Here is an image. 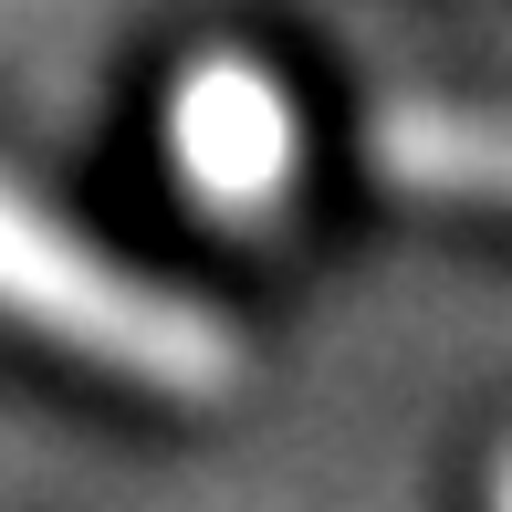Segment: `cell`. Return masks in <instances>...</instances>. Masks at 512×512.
<instances>
[{"label":"cell","mask_w":512,"mask_h":512,"mask_svg":"<svg viewBox=\"0 0 512 512\" xmlns=\"http://www.w3.org/2000/svg\"><path fill=\"white\" fill-rule=\"evenodd\" d=\"M0 314L53 335L63 356L105 366V377L147 387L178 408H220L241 387V335L178 283H147L84 230H63L21 178H0Z\"/></svg>","instance_id":"obj_1"},{"label":"cell","mask_w":512,"mask_h":512,"mask_svg":"<svg viewBox=\"0 0 512 512\" xmlns=\"http://www.w3.org/2000/svg\"><path fill=\"white\" fill-rule=\"evenodd\" d=\"M168 168L220 220H272L293 199V178H304V105L283 95L272 63L209 42L168 84Z\"/></svg>","instance_id":"obj_2"},{"label":"cell","mask_w":512,"mask_h":512,"mask_svg":"<svg viewBox=\"0 0 512 512\" xmlns=\"http://www.w3.org/2000/svg\"><path fill=\"white\" fill-rule=\"evenodd\" d=\"M366 157H377V178H387V189L512 209V115H502V105L387 95L377 115H366Z\"/></svg>","instance_id":"obj_3"},{"label":"cell","mask_w":512,"mask_h":512,"mask_svg":"<svg viewBox=\"0 0 512 512\" xmlns=\"http://www.w3.org/2000/svg\"><path fill=\"white\" fill-rule=\"evenodd\" d=\"M492 512H512V450L492 460Z\"/></svg>","instance_id":"obj_4"}]
</instances>
